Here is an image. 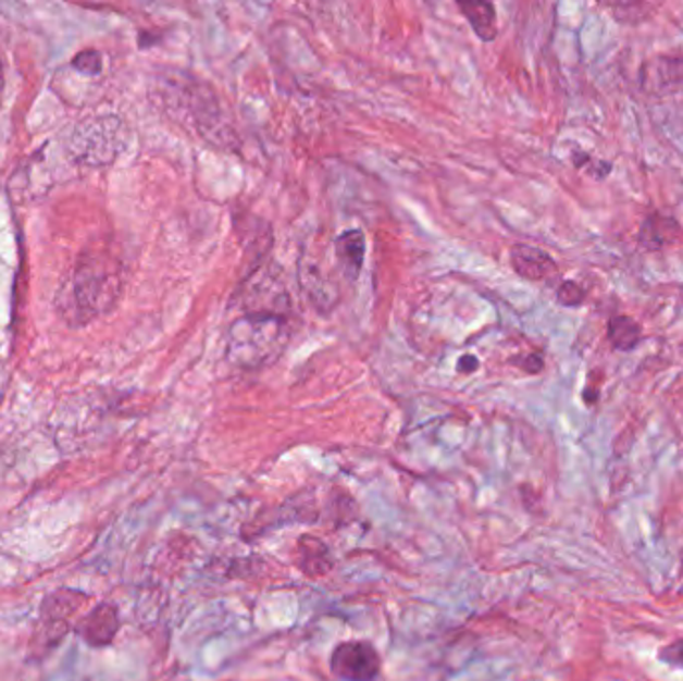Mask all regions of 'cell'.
I'll return each instance as SVG.
<instances>
[{
  "instance_id": "3",
  "label": "cell",
  "mask_w": 683,
  "mask_h": 681,
  "mask_svg": "<svg viewBox=\"0 0 683 681\" xmlns=\"http://www.w3.org/2000/svg\"><path fill=\"white\" fill-rule=\"evenodd\" d=\"M88 597L71 587H61L45 597L38 614L37 630L30 642L33 656L45 657L71 632L74 620L85 609Z\"/></svg>"
},
{
  "instance_id": "21",
  "label": "cell",
  "mask_w": 683,
  "mask_h": 681,
  "mask_svg": "<svg viewBox=\"0 0 683 681\" xmlns=\"http://www.w3.org/2000/svg\"><path fill=\"white\" fill-rule=\"evenodd\" d=\"M0 92H2V64H0Z\"/></svg>"
},
{
  "instance_id": "9",
  "label": "cell",
  "mask_w": 683,
  "mask_h": 681,
  "mask_svg": "<svg viewBox=\"0 0 683 681\" xmlns=\"http://www.w3.org/2000/svg\"><path fill=\"white\" fill-rule=\"evenodd\" d=\"M336 258L348 281H356L367 258V236L362 231H348L336 238Z\"/></svg>"
},
{
  "instance_id": "12",
  "label": "cell",
  "mask_w": 683,
  "mask_h": 681,
  "mask_svg": "<svg viewBox=\"0 0 683 681\" xmlns=\"http://www.w3.org/2000/svg\"><path fill=\"white\" fill-rule=\"evenodd\" d=\"M458 9L462 11L465 21L476 33V37L484 42H492L498 37V18L496 9L489 2H458Z\"/></svg>"
},
{
  "instance_id": "2",
  "label": "cell",
  "mask_w": 683,
  "mask_h": 681,
  "mask_svg": "<svg viewBox=\"0 0 683 681\" xmlns=\"http://www.w3.org/2000/svg\"><path fill=\"white\" fill-rule=\"evenodd\" d=\"M290 340V329L274 312H248L228 330V360L243 370H260L276 362Z\"/></svg>"
},
{
  "instance_id": "10",
  "label": "cell",
  "mask_w": 683,
  "mask_h": 681,
  "mask_svg": "<svg viewBox=\"0 0 683 681\" xmlns=\"http://www.w3.org/2000/svg\"><path fill=\"white\" fill-rule=\"evenodd\" d=\"M637 240L642 246H646L649 250H661L671 244L682 243L683 231L678 224V220L670 216H661V214H651L647 216L646 222L642 224Z\"/></svg>"
},
{
  "instance_id": "15",
  "label": "cell",
  "mask_w": 683,
  "mask_h": 681,
  "mask_svg": "<svg viewBox=\"0 0 683 681\" xmlns=\"http://www.w3.org/2000/svg\"><path fill=\"white\" fill-rule=\"evenodd\" d=\"M9 278H11V270L0 262V330L9 324V314H11Z\"/></svg>"
},
{
  "instance_id": "6",
  "label": "cell",
  "mask_w": 683,
  "mask_h": 681,
  "mask_svg": "<svg viewBox=\"0 0 683 681\" xmlns=\"http://www.w3.org/2000/svg\"><path fill=\"white\" fill-rule=\"evenodd\" d=\"M119 628L121 620L116 608L110 604H98L97 608L88 611V616L80 620L78 633L90 647H107L114 642Z\"/></svg>"
},
{
  "instance_id": "19",
  "label": "cell",
  "mask_w": 683,
  "mask_h": 681,
  "mask_svg": "<svg viewBox=\"0 0 683 681\" xmlns=\"http://www.w3.org/2000/svg\"><path fill=\"white\" fill-rule=\"evenodd\" d=\"M458 370H460V372H464V374H468V372H476V356H462V358H460V362H458Z\"/></svg>"
},
{
  "instance_id": "17",
  "label": "cell",
  "mask_w": 683,
  "mask_h": 681,
  "mask_svg": "<svg viewBox=\"0 0 683 681\" xmlns=\"http://www.w3.org/2000/svg\"><path fill=\"white\" fill-rule=\"evenodd\" d=\"M659 659L663 664H668L671 668L682 669L683 671V640L678 642H671L670 645H666L661 652H659Z\"/></svg>"
},
{
  "instance_id": "4",
  "label": "cell",
  "mask_w": 683,
  "mask_h": 681,
  "mask_svg": "<svg viewBox=\"0 0 683 681\" xmlns=\"http://www.w3.org/2000/svg\"><path fill=\"white\" fill-rule=\"evenodd\" d=\"M123 143L121 121L116 116H97L76 126L71 138V152L76 162L102 166L121 154Z\"/></svg>"
},
{
  "instance_id": "1",
  "label": "cell",
  "mask_w": 683,
  "mask_h": 681,
  "mask_svg": "<svg viewBox=\"0 0 683 681\" xmlns=\"http://www.w3.org/2000/svg\"><path fill=\"white\" fill-rule=\"evenodd\" d=\"M121 286V270L109 256L83 255L66 288H62V314L74 324L102 317L116 302Z\"/></svg>"
},
{
  "instance_id": "11",
  "label": "cell",
  "mask_w": 683,
  "mask_h": 681,
  "mask_svg": "<svg viewBox=\"0 0 683 681\" xmlns=\"http://www.w3.org/2000/svg\"><path fill=\"white\" fill-rule=\"evenodd\" d=\"M298 566L310 578L324 575L332 568L328 546L314 535H302L298 540Z\"/></svg>"
},
{
  "instance_id": "18",
  "label": "cell",
  "mask_w": 683,
  "mask_h": 681,
  "mask_svg": "<svg viewBox=\"0 0 683 681\" xmlns=\"http://www.w3.org/2000/svg\"><path fill=\"white\" fill-rule=\"evenodd\" d=\"M516 364L522 366L525 372H539L544 368V358L539 354H530L524 360H516Z\"/></svg>"
},
{
  "instance_id": "8",
  "label": "cell",
  "mask_w": 683,
  "mask_h": 681,
  "mask_svg": "<svg viewBox=\"0 0 683 681\" xmlns=\"http://www.w3.org/2000/svg\"><path fill=\"white\" fill-rule=\"evenodd\" d=\"M510 262H512L513 270L518 272V276H522L525 281H548L558 272V264L554 262V258L548 252L534 248V246H525V244L513 246L512 252H510Z\"/></svg>"
},
{
  "instance_id": "13",
  "label": "cell",
  "mask_w": 683,
  "mask_h": 681,
  "mask_svg": "<svg viewBox=\"0 0 683 681\" xmlns=\"http://www.w3.org/2000/svg\"><path fill=\"white\" fill-rule=\"evenodd\" d=\"M608 338L616 350L630 352L642 340V326L630 317L611 318L608 324Z\"/></svg>"
},
{
  "instance_id": "7",
  "label": "cell",
  "mask_w": 683,
  "mask_h": 681,
  "mask_svg": "<svg viewBox=\"0 0 683 681\" xmlns=\"http://www.w3.org/2000/svg\"><path fill=\"white\" fill-rule=\"evenodd\" d=\"M642 86L647 92H668L683 86V57H658L642 69Z\"/></svg>"
},
{
  "instance_id": "16",
  "label": "cell",
  "mask_w": 683,
  "mask_h": 681,
  "mask_svg": "<svg viewBox=\"0 0 683 681\" xmlns=\"http://www.w3.org/2000/svg\"><path fill=\"white\" fill-rule=\"evenodd\" d=\"M558 302L561 306H568V308H574L580 306L586 300V290L578 284V282L566 281L561 282L560 288H558Z\"/></svg>"
},
{
  "instance_id": "14",
  "label": "cell",
  "mask_w": 683,
  "mask_h": 681,
  "mask_svg": "<svg viewBox=\"0 0 683 681\" xmlns=\"http://www.w3.org/2000/svg\"><path fill=\"white\" fill-rule=\"evenodd\" d=\"M73 66L78 73L97 76L102 73V54L98 50H83L74 57Z\"/></svg>"
},
{
  "instance_id": "5",
  "label": "cell",
  "mask_w": 683,
  "mask_h": 681,
  "mask_svg": "<svg viewBox=\"0 0 683 681\" xmlns=\"http://www.w3.org/2000/svg\"><path fill=\"white\" fill-rule=\"evenodd\" d=\"M330 669L340 681L378 680L382 659L368 642H342L330 656Z\"/></svg>"
},
{
  "instance_id": "20",
  "label": "cell",
  "mask_w": 683,
  "mask_h": 681,
  "mask_svg": "<svg viewBox=\"0 0 683 681\" xmlns=\"http://www.w3.org/2000/svg\"><path fill=\"white\" fill-rule=\"evenodd\" d=\"M7 386H9V372H7V368H4L2 360H0V401L4 398Z\"/></svg>"
}]
</instances>
